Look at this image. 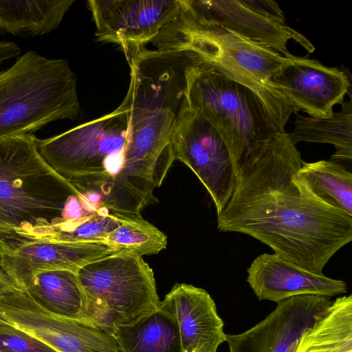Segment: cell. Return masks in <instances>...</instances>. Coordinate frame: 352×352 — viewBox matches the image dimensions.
I'll use <instances>...</instances> for the list:
<instances>
[{
    "instance_id": "6da1fadb",
    "label": "cell",
    "mask_w": 352,
    "mask_h": 352,
    "mask_svg": "<svg viewBox=\"0 0 352 352\" xmlns=\"http://www.w3.org/2000/svg\"><path fill=\"white\" fill-rule=\"evenodd\" d=\"M302 162L287 132L244 159L217 228L249 235L300 268L323 274L352 240V216L321 201L297 178Z\"/></svg>"
},
{
    "instance_id": "7a4b0ae2",
    "label": "cell",
    "mask_w": 352,
    "mask_h": 352,
    "mask_svg": "<svg viewBox=\"0 0 352 352\" xmlns=\"http://www.w3.org/2000/svg\"><path fill=\"white\" fill-rule=\"evenodd\" d=\"M35 138L0 139V234H25L103 210L47 164Z\"/></svg>"
},
{
    "instance_id": "3957f363",
    "label": "cell",
    "mask_w": 352,
    "mask_h": 352,
    "mask_svg": "<svg viewBox=\"0 0 352 352\" xmlns=\"http://www.w3.org/2000/svg\"><path fill=\"white\" fill-rule=\"evenodd\" d=\"M199 54L188 72L186 102L192 111L220 133L235 172L244 159L286 132L289 117L270 106L230 72Z\"/></svg>"
},
{
    "instance_id": "277c9868",
    "label": "cell",
    "mask_w": 352,
    "mask_h": 352,
    "mask_svg": "<svg viewBox=\"0 0 352 352\" xmlns=\"http://www.w3.org/2000/svg\"><path fill=\"white\" fill-rule=\"evenodd\" d=\"M81 117L77 79L67 60L30 50L0 72V139Z\"/></svg>"
},
{
    "instance_id": "5b68a950",
    "label": "cell",
    "mask_w": 352,
    "mask_h": 352,
    "mask_svg": "<svg viewBox=\"0 0 352 352\" xmlns=\"http://www.w3.org/2000/svg\"><path fill=\"white\" fill-rule=\"evenodd\" d=\"M152 43L157 48L195 50L230 72L275 109L289 117L298 111L270 84L289 57L270 47L227 29L195 22L178 11Z\"/></svg>"
},
{
    "instance_id": "8992f818",
    "label": "cell",
    "mask_w": 352,
    "mask_h": 352,
    "mask_svg": "<svg viewBox=\"0 0 352 352\" xmlns=\"http://www.w3.org/2000/svg\"><path fill=\"white\" fill-rule=\"evenodd\" d=\"M128 127L129 109L123 100L110 113L52 138H35V142L54 170L79 190L101 198L121 169Z\"/></svg>"
},
{
    "instance_id": "52a82bcc",
    "label": "cell",
    "mask_w": 352,
    "mask_h": 352,
    "mask_svg": "<svg viewBox=\"0 0 352 352\" xmlns=\"http://www.w3.org/2000/svg\"><path fill=\"white\" fill-rule=\"evenodd\" d=\"M90 322L112 333L161 305L153 270L142 258L120 252L90 262L76 272Z\"/></svg>"
},
{
    "instance_id": "ba28073f",
    "label": "cell",
    "mask_w": 352,
    "mask_h": 352,
    "mask_svg": "<svg viewBox=\"0 0 352 352\" xmlns=\"http://www.w3.org/2000/svg\"><path fill=\"white\" fill-rule=\"evenodd\" d=\"M175 159L188 166L221 212L234 190L235 174L228 146L216 128L192 111L186 98L171 137Z\"/></svg>"
},
{
    "instance_id": "9c48e42d",
    "label": "cell",
    "mask_w": 352,
    "mask_h": 352,
    "mask_svg": "<svg viewBox=\"0 0 352 352\" xmlns=\"http://www.w3.org/2000/svg\"><path fill=\"white\" fill-rule=\"evenodd\" d=\"M123 252L103 241L66 243L0 239V269L16 287L23 289L39 272H77L90 262Z\"/></svg>"
},
{
    "instance_id": "30bf717a",
    "label": "cell",
    "mask_w": 352,
    "mask_h": 352,
    "mask_svg": "<svg viewBox=\"0 0 352 352\" xmlns=\"http://www.w3.org/2000/svg\"><path fill=\"white\" fill-rule=\"evenodd\" d=\"M97 40L124 52L151 42L175 16L181 0H89Z\"/></svg>"
},
{
    "instance_id": "8fae6325",
    "label": "cell",
    "mask_w": 352,
    "mask_h": 352,
    "mask_svg": "<svg viewBox=\"0 0 352 352\" xmlns=\"http://www.w3.org/2000/svg\"><path fill=\"white\" fill-rule=\"evenodd\" d=\"M329 297L294 296L277 303L265 318L245 331L226 334L230 352H295L303 333L331 304Z\"/></svg>"
},
{
    "instance_id": "7c38bea8",
    "label": "cell",
    "mask_w": 352,
    "mask_h": 352,
    "mask_svg": "<svg viewBox=\"0 0 352 352\" xmlns=\"http://www.w3.org/2000/svg\"><path fill=\"white\" fill-rule=\"evenodd\" d=\"M270 84L298 111L317 118H330L333 106L344 102L350 87L344 72L294 55L273 76Z\"/></svg>"
},
{
    "instance_id": "4fadbf2b",
    "label": "cell",
    "mask_w": 352,
    "mask_h": 352,
    "mask_svg": "<svg viewBox=\"0 0 352 352\" xmlns=\"http://www.w3.org/2000/svg\"><path fill=\"white\" fill-rule=\"evenodd\" d=\"M178 12L195 22L227 29L285 57L292 55L287 49L290 40L301 45L309 53L315 50L305 36L286 24H278L258 15L240 0H181Z\"/></svg>"
},
{
    "instance_id": "5bb4252c",
    "label": "cell",
    "mask_w": 352,
    "mask_h": 352,
    "mask_svg": "<svg viewBox=\"0 0 352 352\" xmlns=\"http://www.w3.org/2000/svg\"><path fill=\"white\" fill-rule=\"evenodd\" d=\"M247 272V282L260 300L278 303L297 296L330 298L347 292L344 281L309 272L276 254L258 255Z\"/></svg>"
},
{
    "instance_id": "9a60e30c",
    "label": "cell",
    "mask_w": 352,
    "mask_h": 352,
    "mask_svg": "<svg viewBox=\"0 0 352 352\" xmlns=\"http://www.w3.org/2000/svg\"><path fill=\"white\" fill-rule=\"evenodd\" d=\"M165 298L177 322L182 352H217L219 346L226 342L223 322L205 289L176 283Z\"/></svg>"
},
{
    "instance_id": "2e32d148",
    "label": "cell",
    "mask_w": 352,
    "mask_h": 352,
    "mask_svg": "<svg viewBox=\"0 0 352 352\" xmlns=\"http://www.w3.org/2000/svg\"><path fill=\"white\" fill-rule=\"evenodd\" d=\"M119 352H182L176 318L166 298L153 312L112 331Z\"/></svg>"
},
{
    "instance_id": "e0dca14e",
    "label": "cell",
    "mask_w": 352,
    "mask_h": 352,
    "mask_svg": "<svg viewBox=\"0 0 352 352\" xmlns=\"http://www.w3.org/2000/svg\"><path fill=\"white\" fill-rule=\"evenodd\" d=\"M22 289L54 314L89 322L86 296L76 272L67 270L41 272Z\"/></svg>"
},
{
    "instance_id": "ac0fdd59",
    "label": "cell",
    "mask_w": 352,
    "mask_h": 352,
    "mask_svg": "<svg viewBox=\"0 0 352 352\" xmlns=\"http://www.w3.org/2000/svg\"><path fill=\"white\" fill-rule=\"evenodd\" d=\"M74 0H0V33L28 38L56 29Z\"/></svg>"
},
{
    "instance_id": "d6986e66",
    "label": "cell",
    "mask_w": 352,
    "mask_h": 352,
    "mask_svg": "<svg viewBox=\"0 0 352 352\" xmlns=\"http://www.w3.org/2000/svg\"><path fill=\"white\" fill-rule=\"evenodd\" d=\"M295 352H352V295L336 298L300 337Z\"/></svg>"
},
{
    "instance_id": "ffe728a7",
    "label": "cell",
    "mask_w": 352,
    "mask_h": 352,
    "mask_svg": "<svg viewBox=\"0 0 352 352\" xmlns=\"http://www.w3.org/2000/svg\"><path fill=\"white\" fill-rule=\"evenodd\" d=\"M342 110L328 118L305 117L296 113L294 129L287 133L294 145L300 142L327 143L334 146L336 152L329 160L351 161L352 104L344 101Z\"/></svg>"
},
{
    "instance_id": "44dd1931",
    "label": "cell",
    "mask_w": 352,
    "mask_h": 352,
    "mask_svg": "<svg viewBox=\"0 0 352 352\" xmlns=\"http://www.w3.org/2000/svg\"><path fill=\"white\" fill-rule=\"evenodd\" d=\"M296 177L321 201L352 216V174L342 164L303 161Z\"/></svg>"
},
{
    "instance_id": "7402d4cb",
    "label": "cell",
    "mask_w": 352,
    "mask_h": 352,
    "mask_svg": "<svg viewBox=\"0 0 352 352\" xmlns=\"http://www.w3.org/2000/svg\"><path fill=\"white\" fill-rule=\"evenodd\" d=\"M104 241L125 252L142 256L156 254L165 249L167 236L141 217H130L111 232Z\"/></svg>"
},
{
    "instance_id": "603a6c76",
    "label": "cell",
    "mask_w": 352,
    "mask_h": 352,
    "mask_svg": "<svg viewBox=\"0 0 352 352\" xmlns=\"http://www.w3.org/2000/svg\"><path fill=\"white\" fill-rule=\"evenodd\" d=\"M0 352H58L24 331L0 321Z\"/></svg>"
},
{
    "instance_id": "cb8c5ba5",
    "label": "cell",
    "mask_w": 352,
    "mask_h": 352,
    "mask_svg": "<svg viewBox=\"0 0 352 352\" xmlns=\"http://www.w3.org/2000/svg\"><path fill=\"white\" fill-rule=\"evenodd\" d=\"M248 9L278 24H285V17L278 4L270 0H240Z\"/></svg>"
},
{
    "instance_id": "d4e9b609",
    "label": "cell",
    "mask_w": 352,
    "mask_h": 352,
    "mask_svg": "<svg viewBox=\"0 0 352 352\" xmlns=\"http://www.w3.org/2000/svg\"><path fill=\"white\" fill-rule=\"evenodd\" d=\"M21 52L14 42L0 41V65L6 60L18 56Z\"/></svg>"
},
{
    "instance_id": "484cf974",
    "label": "cell",
    "mask_w": 352,
    "mask_h": 352,
    "mask_svg": "<svg viewBox=\"0 0 352 352\" xmlns=\"http://www.w3.org/2000/svg\"><path fill=\"white\" fill-rule=\"evenodd\" d=\"M15 286L8 276L0 269V293Z\"/></svg>"
}]
</instances>
